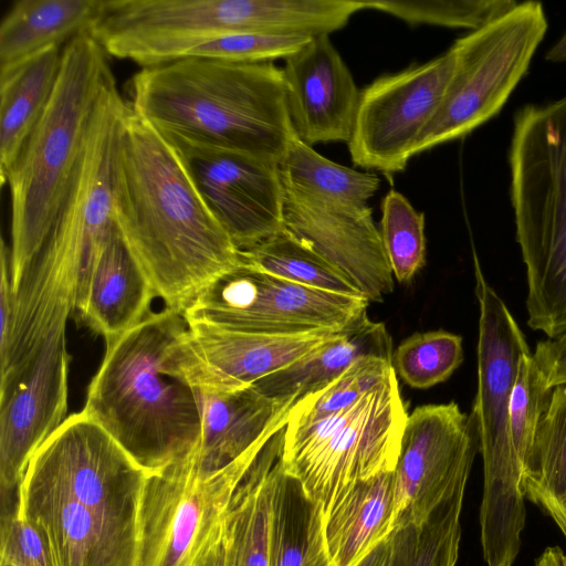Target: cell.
Returning a JSON list of instances; mask_svg holds the SVG:
<instances>
[{"label": "cell", "instance_id": "44dd1931", "mask_svg": "<svg viewBox=\"0 0 566 566\" xmlns=\"http://www.w3.org/2000/svg\"><path fill=\"white\" fill-rule=\"evenodd\" d=\"M392 354L386 326L366 313L331 340L253 387L280 405L293 406L331 384L358 359L375 356L392 360Z\"/></svg>", "mask_w": 566, "mask_h": 566}, {"label": "cell", "instance_id": "f546056e", "mask_svg": "<svg viewBox=\"0 0 566 566\" xmlns=\"http://www.w3.org/2000/svg\"><path fill=\"white\" fill-rule=\"evenodd\" d=\"M462 485L421 525H410L391 534L388 566H455L461 538Z\"/></svg>", "mask_w": 566, "mask_h": 566}, {"label": "cell", "instance_id": "6da1fadb", "mask_svg": "<svg viewBox=\"0 0 566 566\" xmlns=\"http://www.w3.org/2000/svg\"><path fill=\"white\" fill-rule=\"evenodd\" d=\"M113 220L165 307L184 313L240 264L180 154L128 101L114 158Z\"/></svg>", "mask_w": 566, "mask_h": 566}, {"label": "cell", "instance_id": "ac0fdd59", "mask_svg": "<svg viewBox=\"0 0 566 566\" xmlns=\"http://www.w3.org/2000/svg\"><path fill=\"white\" fill-rule=\"evenodd\" d=\"M282 72L295 136L312 147L348 144L360 91L329 34L312 36L284 59Z\"/></svg>", "mask_w": 566, "mask_h": 566}, {"label": "cell", "instance_id": "4dcf8cb0", "mask_svg": "<svg viewBox=\"0 0 566 566\" xmlns=\"http://www.w3.org/2000/svg\"><path fill=\"white\" fill-rule=\"evenodd\" d=\"M463 361L461 336L447 331L416 333L392 354V367L406 385L428 389L446 381Z\"/></svg>", "mask_w": 566, "mask_h": 566}, {"label": "cell", "instance_id": "60d3db41", "mask_svg": "<svg viewBox=\"0 0 566 566\" xmlns=\"http://www.w3.org/2000/svg\"><path fill=\"white\" fill-rule=\"evenodd\" d=\"M560 565L562 566H566V554H564V553H563L562 558H560Z\"/></svg>", "mask_w": 566, "mask_h": 566}, {"label": "cell", "instance_id": "4fadbf2b", "mask_svg": "<svg viewBox=\"0 0 566 566\" xmlns=\"http://www.w3.org/2000/svg\"><path fill=\"white\" fill-rule=\"evenodd\" d=\"M450 46L441 55L382 75L360 92L348 149L355 166L401 171L436 115L454 69Z\"/></svg>", "mask_w": 566, "mask_h": 566}, {"label": "cell", "instance_id": "4316f807", "mask_svg": "<svg viewBox=\"0 0 566 566\" xmlns=\"http://www.w3.org/2000/svg\"><path fill=\"white\" fill-rule=\"evenodd\" d=\"M269 566H332L322 506L284 471L281 458L274 469Z\"/></svg>", "mask_w": 566, "mask_h": 566}, {"label": "cell", "instance_id": "7402d4cb", "mask_svg": "<svg viewBox=\"0 0 566 566\" xmlns=\"http://www.w3.org/2000/svg\"><path fill=\"white\" fill-rule=\"evenodd\" d=\"M311 38L234 31L189 38H128L101 45L109 56L144 67L182 59L273 62L287 57Z\"/></svg>", "mask_w": 566, "mask_h": 566}, {"label": "cell", "instance_id": "f35d334b", "mask_svg": "<svg viewBox=\"0 0 566 566\" xmlns=\"http://www.w3.org/2000/svg\"><path fill=\"white\" fill-rule=\"evenodd\" d=\"M390 536L371 551L357 566H388L391 553Z\"/></svg>", "mask_w": 566, "mask_h": 566}, {"label": "cell", "instance_id": "5bb4252c", "mask_svg": "<svg viewBox=\"0 0 566 566\" xmlns=\"http://www.w3.org/2000/svg\"><path fill=\"white\" fill-rule=\"evenodd\" d=\"M343 331L269 335L187 322V329L166 352L164 369L192 389H242L290 366Z\"/></svg>", "mask_w": 566, "mask_h": 566}, {"label": "cell", "instance_id": "836d02e7", "mask_svg": "<svg viewBox=\"0 0 566 566\" xmlns=\"http://www.w3.org/2000/svg\"><path fill=\"white\" fill-rule=\"evenodd\" d=\"M395 369L392 360L364 357L321 390L295 402L289 413V424L311 422L339 411L388 379Z\"/></svg>", "mask_w": 566, "mask_h": 566}, {"label": "cell", "instance_id": "277c9868", "mask_svg": "<svg viewBox=\"0 0 566 566\" xmlns=\"http://www.w3.org/2000/svg\"><path fill=\"white\" fill-rule=\"evenodd\" d=\"M108 56L91 33L63 46L51 99L9 175L12 292L55 223L101 95L115 80Z\"/></svg>", "mask_w": 566, "mask_h": 566}, {"label": "cell", "instance_id": "d4e9b609", "mask_svg": "<svg viewBox=\"0 0 566 566\" xmlns=\"http://www.w3.org/2000/svg\"><path fill=\"white\" fill-rule=\"evenodd\" d=\"M394 533V471L358 482L324 516L332 566H357Z\"/></svg>", "mask_w": 566, "mask_h": 566}, {"label": "cell", "instance_id": "5b68a950", "mask_svg": "<svg viewBox=\"0 0 566 566\" xmlns=\"http://www.w3.org/2000/svg\"><path fill=\"white\" fill-rule=\"evenodd\" d=\"M507 161L527 325L555 338L566 333V94L516 111Z\"/></svg>", "mask_w": 566, "mask_h": 566}, {"label": "cell", "instance_id": "b9f144b4", "mask_svg": "<svg viewBox=\"0 0 566 566\" xmlns=\"http://www.w3.org/2000/svg\"><path fill=\"white\" fill-rule=\"evenodd\" d=\"M0 566H13V565L6 564V563H0Z\"/></svg>", "mask_w": 566, "mask_h": 566}, {"label": "cell", "instance_id": "d6986e66", "mask_svg": "<svg viewBox=\"0 0 566 566\" xmlns=\"http://www.w3.org/2000/svg\"><path fill=\"white\" fill-rule=\"evenodd\" d=\"M193 390L201 419L193 462L203 475L223 470L283 429L292 407L280 405L253 386L229 391Z\"/></svg>", "mask_w": 566, "mask_h": 566}, {"label": "cell", "instance_id": "484cf974", "mask_svg": "<svg viewBox=\"0 0 566 566\" xmlns=\"http://www.w3.org/2000/svg\"><path fill=\"white\" fill-rule=\"evenodd\" d=\"M105 0H18L0 23V66L63 48L98 22Z\"/></svg>", "mask_w": 566, "mask_h": 566}, {"label": "cell", "instance_id": "d6a6232c", "mask_svg": "<svg viewBox=\"0 0 566 566\" xmlns=\"http://www.w3.org/2000/svg\"><path fill=\"white\" fill-rule=\"evenodd\" d=\"M517 4L514 0H366V8L409 24L476 30Z\"/></svg>", "mask_w": 566, "mask_h": 566}, {"label": "cell", "instance_id": "ab89813d", "mask_svg": "<svg viewBox=\"0 0 566 566\" xmlns=\"http://www.w3.org/2000/svg\"><path fill=\"white\" fill-rule=\"evenodd\" d=\"M545 60L553 63L566 62V32L545 53Z\"/></svg>", "mask_w": 566, "mask_h": 566}, {"label": "cell", "instance_id": "30bf717a", "mask_svg": "<svg viewBox=\"0 0 566 566\" xmlns=\"http://www.w3.org/2000/svg\"><path fill=\"white\" fill-rule=\"evenodd\" d=\"M369 301L325 292L239 264L203 289L184 311L187 322L269 335L343 331Z\"/></svg>", "mask_w": 566, "mask_h": 566}, {"label": "cell", "instance_id": "8d00e7d4", "mask_svg": "<svg viewBox=\"0 0 566 566\" xmlns=\"http://www.w3.org/2000/svg\"><path fill=\"white\" fill-rule=\"evenodd\" d=\"M532 354L547 390L566 385V333L538 342Z\"/></svg>", "mask_w": 566, "mask_h": 566}, {"label": "cell", "instance_id": "7c38bea8", "mask_svg": "<svg viewBox=\"0 0 566 566\" xmlns=\"http://www.w3.org/2000/svg\"><path fill=\"white\" fill-rule=\"evenodd\" d=\"M476 451L475 421L458 403L415 408L408 415L394 469V532L426 523L467 485Z\"/></svg>", "mask_w": 566, "mask_h": 566}, {"label": "cell", "instance_id": "8fae6325", "mask_svg": "<svg viewBox=\"0 0 566 566\" xmlns=\"http://www.w3.org/2000/svg\"><path fill=\"white\" fill-rule=\"evenodd\" d=\"M269 440L210 475L197 471L193 454L149 474L140 507L137 566H193Z\"/></svg>", "mask_w": 566, "mask_h": 566}, {"label": "cell", "instance_id": "f1b7e54d", "mask_svg": "<svg viewBox=\"0 0 566 566\" xmlns=\"http://www.w3.org/2000/svg\"><path fill=\"white\" fill-rule=\"evenodd\" d=\"M240 263L307 287L364 297L338 270L285 230L240 251Z\"/></svg>", "mask_w": 566, "mask_h": 566}, {"label": "cell", "instance_id": "ba28073f", "mask_svg": "<svg viewBox=\"0 0 566 566\" xmlns=\"http://www.w3.org/2000/svg\"><path fill=\"white\" fill-rule=\"evenodd\" d=\"M407 418L394 373L339 411L302 424L286 423L283 469L326 516L358 482L394 471Z\"/></svg>", "mask_w": 566, "mask_h": 566}, {"label": "cell", "instance_id": "ffe728a7", "mask_svg": "<svg viewBox=\"0 0 566 566\" xmlns=\"http://www.w3.org/2000/svg\"><path fill=\"white\" fill-rule=\"evenodd\" d=\"M155 297L146 274L114 227L78 291L81 319L107 343L147 317Z\"/></svg>", "mask_w": 566, "mask_h": 566}, {"label": "cell", "instance_id": "74e56055", "mask_svg": "<svg viewBox=\"0 0 566 566\" xmlns=\"http://www.w3.org/2000/svg\"><path fill=\"white\" fill-rule=\"evenodd\" d=\"M226 547L222 531V521L210 535L200 551L193 566H224Z\"/></svg>", "mask_w": 566, "mask_h": 566}, {"label": "cell", "instance_id": "e575fe53", "mask_svg": "<svg viewBox=\"0 0 566 566\" xmlns=\"http://www.w3.org/2000/svg\"><path fill=\"white\" fill-rule=\"evenodd\" d=\"M552 390L545 388L542 373L531 352L520 358L509 402L512 446L525 467L539 422L548 407Z\"/></svg>", "mask_w": 566, "mask_h": 566}, {"label": "cell", "instance_id": "83f0119b", "mask_svg": "<svg viewBox=\"0 0 566 566\" xmlns=\"http://www.w3.org/2000/svg\"><path fill=\"white\" fill-rule=\"evenodd\" d=\"M522 490L566 537V385L552 390L522 471Z\"/></svg>", "mask_w": 566, "mask_h": 566}, {"label": "cell", "instance_id": "9a60e30c", "mask_svg": "<svg viewBox=\"0 0 566 566\" xmlns=\"http://www.w3.org/2000/svg\"><path fill=\"white\" fill-rule=\"evenodd\" d=\"M175 149L239 251L284 230V193L277 163L222 150Z\"/></svg>", "mask_w": 566, "mask_h": 566}, {"label": "cell", "instance_id": "7a4b0ae2", "mask_svg": "<svg viewBox=\"0 0 566 566\" xmlns=\"http://www.w3.org/2000/svg\"><path fill=\"white\" fill-rule=\"evenodd\" d=\"M130 107L175 147L280 164L296 137L282 69L273 62L182 59L142 67Z\"/></svg>", "mask_w": 566, "mask_h": 566}, {"label": "cell", "instance_id": "e0dca14e", "mask_svg": "<svg viewBox=\"0 0 566 566\" xmlns=\"http://www.w3.org/2000/svg\"><path fill=\"white\" fill-rule=\"evenodd\" d=\"M20 516L41 535L53 566H137L139 535L84 502L23 479Z\"/></svg>", "mask_w": 566, "mask_h": 566}, {"label": "cell", "instance_id": "1f68e13d", "mask_svg": "<svg viewBox=\"0 0 566 566\" xmlns=\"http://www.w3.org/2000/svg\"><path fill=\"white\" fill-rule=\"evenodd\" d=\"M379 231L394 277L410 281L426 261L424 214L402 193L390 190L381 202Z\"/></svg>", "mask_w": 566, "mask_h": 566}, {"label": "cell", "instance_id": "8992f818", "mask_svg": "<svg viewBox=\"0 0 566 566\" xmlns=\"http://www.w3.org/2000/svg\"><path fill=\"white\" fill-rule=\"evenodd\" d=\"M480 307L478 389L471 415L483 460L480 538L486 566H513L525 526L522 467L512 446L509 402L517 365L531 352L504 301L486 281L473 251Z\"/></svg>", "mask_w": 566, "mask_h": 566}, {"label": "cell", "instance_id": "603a6c76", "mask_svg": "<svg viewBox=\"0 0 566 566\" xmlns=\"http://www.w3.org/2000/svg\"><path fill=\"white\" fill-rule=\"evenodd\" d=\"M284 430L262 448L224 513V566H269L274 469L282 455Z\"/></svg>", "mask_w": 566, "mask_h": 566}, {"label": "cell", "instance_id": "52a82bcc", "mask_svg": "<svg viewBox=\"0 0 566 566\" xmlns=\"http://www.w3.org/2000/svg\"><path fill=\"white\" fill-rule=\"evenodd\" d=\"M283 224L338 270L369 302L394 291L380 231L368 200L380 180L338 165L295 137L279 164Z\"/></svg>", "mask_w": 566, "mask_h": 566}, {"label": "cell", "instance_id": "d590c367", "mask_svg": "<svg viewBox=\"0 0 566 566\" xmlns=\"http://www.w3.org/2000/svg\"><path fill=\"white\" fill-rule=\"evenodd\" d=\"M0 563L53 566L41 535L20 513L0 515Z\"/></svg>", "mask_w": 566, "mask_h": 566}, {"label": "cell", "instance_id": "3957f363", "mask_svg": "<svg viewBox=\"0 0 566 566\" xmlns=\"http://www.w3.org/2000/svg\"><path fill=\"white\" fill-rule=\"evenodd\" d=\"M187 329L181 312L164 307L106 343L83 411L148 474L191 457L201 439L195 390L167 374L168 347Z\"/></svg>", "mask_w": 566, "mask_h": 566}, {"label": "cell", "instance_id": "9c48e42d", "mask_svg": "<svg viewBox=\"0 0 566 566\" xmlns=\"http://www.w3.org/2000/svg\"><path fill=\"white\" fill-rule=\"evenodd\" d=\"M548 29L538 1L517 2L451 45L454 69L413 156L463 137L495 116L527 72Z\"/></svg>", "mask_w": 566, "mask_h": 566}, {"label": "cell", "instance_id": "cb8c5ba5", "mask_svg": "<svg viewBox=\"0 0 566 566\" xmlns=\"http://www.w3.org/2000/svg\"><path fill=\"white\" fill-rule=\"evenodd\" d=\"M61 46H50L0 66V179L9 175L53 94L62 63Z\"/></svg>", "mask_w": 566, "mask_h": 566}, {"label": "cell", "instance_id": "2e32d148", "mask_svg": "<svg viewBox=\"0 0 566 566\" xmlns=\"http://www.w3.org/2000/svg\"><path fill=\"white\" fill-rule=\"evenodd\" d=\"M71 355L52 337L29 373L0 398V504L20 506L28 464L66 419Z\"/></svg>", "mask_w": 566, "mask_h": 566}]
</instances>
